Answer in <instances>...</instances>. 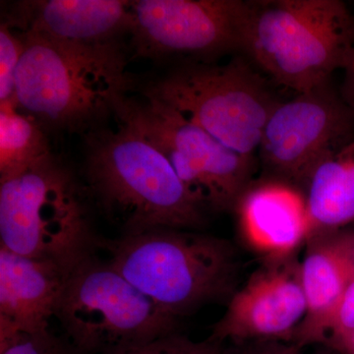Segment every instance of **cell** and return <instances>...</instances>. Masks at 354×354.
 Segmentation results:
<instances>
[{
    "label": "cell",
    "instance_id": "cell-12",
    "mask_svg": "<svg viewBox=\"0 0 354 354\" xmlns=\"http://www.w3.org/2000/svg\"><path fill=\"white\" fill-rule=\"evenodd\" d=\"M70 272L55 261L0 247V344L50 330Z\"/></svg>",
    "mask_w": 354,
    "mask_h": 354
},
{
    "label": "cell",
    "instance_id": "cell-9",
    "mask_svg": "<svg viewBox=\"0 0 354 354\" xmlns=\"http://www.w3.org/2000/svg\"><path fill=\"white\" fill-rule=\"evenodd\" d=\"M128 34L137 57L213 64L243 53L249 1L135 0Z\"/></svg>",
    "mask_w": 354,
    "mask_h": 354
},
{
    "label": "cell",
    "instance_id": "cell-17",
    "mask_svg": "<svg viewBox=\"0 0 354 354\" xmlns=\"http://www.w3.org/2000/svg\"><path fill=\"white\" fill-rule=\"evenodd\" d=\"M50 157L41 123L14 104H0V181Z\"/></svg>",
    "mask_w": 354,
    "mask_h": 354
},
{
    "label": "cell",
    "instance_id": "cell-3",
    "mask_svg": "<svg viewBox=\"0 0 354 354\" xmlns=\"http://www.w3.org/2000/svg\"><path fill=\"white\" fill-rule=\"evenodd\" d=\"M102 249L131 285L177 320L235 291L239 259L220 237L162 228L104 241Z\"/></svg>",
    "mask_w": 354,
    "mask_h": 354
},
{
    "label": "cell",
    "instance_id": "cell-7",
    "mask_svg": "<svg viewBox=\"0 0 354 354\" xmlns=\"http://www.w3.org/2000/svg\"><path fill=\"white\" fill-rule=\"evenodd\" d=\"M55 318L84 354H104L178 332L179 320L95 255L72 269Z\"/></svg>",
    "mask_w": 354,
    "mask_h": 354
},
{
    "label": "cell",
    "instance_id": "cell-21",
    "mask_svg": "<svg viewBox=\"0 0 354 354\" xmlns=\"http://www.w3.org/2000/svg\"><path fill=\"white\" fill-rule=\"evenodd\" d=\"M354 332V281L337 302L326 330L323 344L335 351Z\"/></svg>",
    "mask_w": 354,
    "mask_h": 354
},
{
    "label": "cell",
    "instance_id": "cell-11",
    "mask_svg": "<svg viewBox=\"0 0 354 354\" xmlns=\"http://www.w3.org/2000/svg\"><path fill=\"white\" fill-rule=\"evenodd\" d=\"M306 313L300 261L295 254L266 260L245 285L234 291L209 339L220 344H292Z\"/></svg>",
    "mask_w": 354,
    "mask_h": 354
},
{
    "label": "cell",
    "instance_id": "cell-10",
    "mask_svg": "<svg viewBox=\"0 0 354 354\" xmlns=\"http://www.w3.org/2000/svg\"><path fill=\"white\" fill-rule=\"evenodd\" d=\"M353 113L329 84L279 102L258 149L272 180L307 187L316 167L348 143Z\"/></svg>",
    "mask_w": 354,
    "mask_h": 354
},
{
    "label": "cell",
    "instance_id": "cell-24",
    "mask_svg": "<svg viewBox=\"0 0 354 354\" xmlns=\"http://www.w3.org/2000/svg\"><path fill=\"white\" fill-rule=\"evenodd\" d=\"M335 351L342 354H354V332L349 335L346 341L342 342Z\"/></svg>",
    "mask_w": 354,
    "mask_h": 354
},
{
    "label": "cell",
    "instance_id": "cell-2",
    "mask_svg": "<svg viewBox=\"0 0 354 354\" xmlns=\"http://www.w3.org/2000/svg\"><path fill=\"white\" fill-rule=\"evenodd\" d=\"M21 35L15 104L41 127L83 134L101 127L136 85L118 39L79 44Z\"/></svg>",
    "mask_w": 354,
    "mask_h": 354
},
{
    "label": "cell",
    "instance_id": "cell-22",
    "mask_svg": "<svg viewBox=\"0 0 354 354\" xmlns=\"http://www.w3.org/2000/svg\"><path fill=\"white\" fill-rule=\"evenodd\" d=\"M241 354H302L295 344L281 342H262L246 344Z\"/></svg>",
    "mask_w": 354,
    "mask_h": 354
},
{
    "label": "cell",
    "instance_id": "cell-19",
    "mask_svg": "<svg viewBox=\"0 0 354 354\" xmlns=\"http://www.w3.org/2000/svg\"><path fill=\"white\" fill-rule=\"evenodd\" d=\"M104 354H223L221 344L214 339L192 341L178 332L158 337L153 341Z\"/></svg>",
    "mask_w": 354,
    "mask_h": 354
},
{
    "label": "cell",
    "instance_id": "cell-4",
    "mask_svg": "<svg viewBox=\"0 0 354 354\" xmlns=\"http://www.w3.org/2000/svg\"><path fill=\"white\" fill-rule=\"evenodd\" d=\"M353 46L354 16L339 0L249 1L244 55L298 94L329 83Z\"/></svg>",
    "mask_w": 354,
    "mask_h": 354
},
{
    "label": "cell",
    "instance_id": "cell-5",
    "mask_svg": "<svg viewBox=\"0 0 354 354\" xmlns=\"http://www.w3.org/2000/svg\"><path fill=\"white\" fill-rule=\"evenodd\" d=\"M87 198L53 156L0 181V247L72 271L104 243L91 223Z\"/></svg>",
    "mask_w": 354,
    "mask_h": 354
},
{
    "label": "cell",
    "instance_id": "cell-6",
    "mask_svg": "<svg viewBox=\"0 0 354 354\" xmlns=\"http://www.w3.org/2000/svg\"><path fill=\"white\" fill-rule=\"evenodd\" d=\"M144 95L249 158L259 149L266 123L279 102L264 77L241 55L223 65L187 62L149 84Z\"/></svg>",
    "mask_w": 354,
    "mask_h": 354
},
{
    "label": "cell",
    "instance_id": "cell-8",
    "mask_svg": "<svg viewBox=\"0 0 354 354\" xmlns=\"http://www.w3.org/2000/svg\"><path fill=\"white\" fill-rule=\"evenodd\" d=\"M114 116L141 133L169 160L207 212L234 209L252 184L254 158L223 146L155 97H127Z\"/></svg>",
    "mask_w": 354,
    "mask_h": 354
},
{
    "label": "cell",
    "instance_id": "cell-15",
    "mask_svg": "<svg viewBox=\"0 0 354 354\" xmlns=\"http://www.w3.org/2000/svg\"><path fill=\"white\" fill-rule=\"evenodd\" d=\"M306 242L300 264L307 313L292 341L299 348L324 344L330 316L354 281V232H323Z\"/></svg>",
    "mask_w": 354,
    "mask_h": 354
},
{
    "label": "cell",
    "instance_id": "cell-20",
    "mask_svg": "<svg viewBox=\"0 0 354 354\" xmlns=\"http://www.w3.org/2000/svg\"><path fill=\"white\" fill-rule=\"evenodd\" d=\"M0 354H84L64 337L50 330L41 334H18L0 344Z\"/></svg>",
    "mask_w": 354,
    "mask_h": 354
},
{
    "label": "cell",
    "instance_id": "cell-23",
    "mask_svg": "<svg viewBox=\"0 0 354 354\" xmlns=\"http://www.w3.org/2000/svg\"><path fill=\"white\" fill-rule=\"evenodd\" d=\"M342 70L344 72V78L342 93H346L354 88V46L349 55L348 62Z\"/></svg>",
    "mask_w": 354,
    "mask_h": 354
},
{
    "label": "cell",
    "instance_id": "cell-16",
    "mask_svg": "<svg viewBox=\"0 0 354 354\" xmlns=\"http://www.w3.org/2000/svg\"><path fill=\"white\" fill-rule=\"evenodd\" d=\"M306 189L309 237L354 221V140L316 167Z\"/></svg>",
    "mask_w": 354,
    "mask_h": 354
},
{
    "label": "cell",
    "instance_id": "cell-13",
    "mask_svg": "<svg viewBox=\"0 0 354 354\" xmlns=\"http://www.w3.org/2000/svg\"><path fill=\"white\" fill-rule=\"evenodd\" d=\"M2 21L21 34L71 43H106L129 32L131 1L25 0L13 3Z\"/></svg>",
    "mask_w": 354,
    "mask_h": 354
},
{
    "label": "cell",
    "instance_id": "cell-1",
    "mask_svg": "<svg viewBox=\"0 0 354 354\" xmlns=\"http://www.w3.org/2000/svg\"><path fill=\"white\" fill-rule=\"evenodd\" d=\"M118 121L84 133L88 199L120 236L162 228L199 230L207 211L167 158L136 129Z\"/></svg>",
    "mask_w": 354,
    "mask_h": 354
},
{
    "label": "cell",
    "instance_id": "cell-25",
    "mask_svg": "<svg viewBox=\"0 0 354 354\" xmlns=\"http://www.w3.org/2000/svg\"><path fill=\"white\" fill-rule=\"evenodd\" d=\"M319 354H332V353H319Z\"/></svg>",
    "mask_w": 354,
    "mask_h": 354
},
{
    "label": "cell",
    "instance_id": "cell-14",
    "mask_svg": "<svg viewBox=\"0 0 354 354\" xmlns=\"http://www.w3.org/2000/svg\"><path fill=\"white\" fill-rule=\"evenodd\" d=\"M234 209L242 236L266 260L293 255L308 241L306 197L290 184L277 180L252 183Z\"/></svg>",
    "mask_w": 354,
    "mask_h": 354
},
{
    "label": "cell",
    "instance_id": "cell-18",
    "mask_svg": "<svg viewBox=\"0 0 354 354\" xmlns=\"http://www.w3.org/2000/svg\"><path fill=\"white\" fill-rule=\"evenodd\" d=\"M24 48L22 35L2 21L0 25V104L16 106V74Z\"/></svg>",
    "mask_w": 354,
    "mask_h": 354
}]
</instances>
